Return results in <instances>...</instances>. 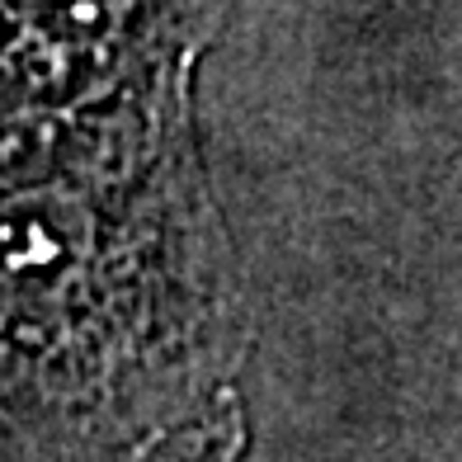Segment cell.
I'll return each mask as SVG.
<instances>
[{
	"instance_id": "obj_1",
	"label": "cell",
	"mask_w": 462,
	"mask_h": 462,
	"mask_svg": "<svg viewBox=\"0 0 462 462\" xmlns=\"http://www.w3.org/2000/svg\"><path fill=\"white\" fill-rule=\"evenodd\" d=\"M250 307L189 71L0 128V425L52 462H241Z\"/></svg>"
},
{
	"instance_id": "obj_2",
	"label": "cell",
	"mask_w": 462,
	"mask_h": 462,
	"mask_svg": "<svg viewBox=\"0 0 462 462\" xmlns=\"http://www.w3.org/2000/svg\"><path fill=\"white\" fill-rule=\"evenodd\" d=\"M231 0H0V128L189 71Z\"/></svg>"
}]
</instances>
